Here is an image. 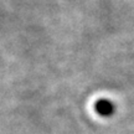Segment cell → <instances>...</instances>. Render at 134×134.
Instances as JSON below:
<instances>
[{
  "mask_svg": "<svg viewBox=\"0 0 134 134\" xmlns=\"http://www.w3.org/2000/svg\"><path fill=\"white\" fill-rule=\"evenodd\" d=\"M96 110L99 115L103 117H109L114 112V105L108 99H99L96 103Z\"/></svg>",
  "mask_w": 134,
  "mask_h": 134,
  "instance_id": "1",
  "label": "cell"
}]
</instances>
